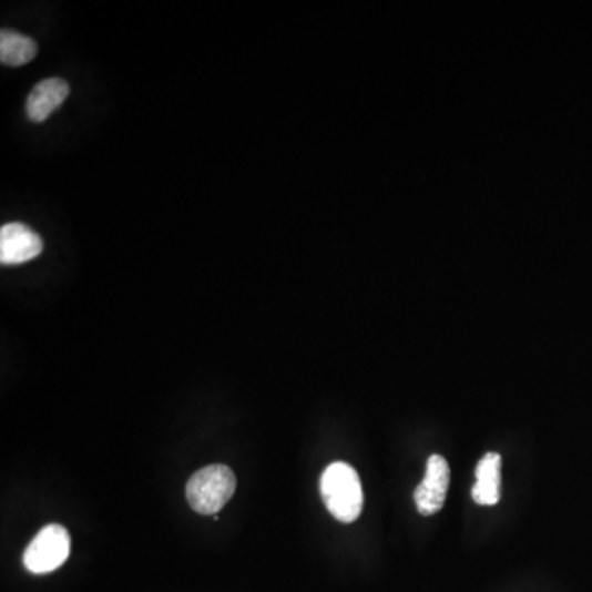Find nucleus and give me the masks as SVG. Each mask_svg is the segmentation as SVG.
<instances>
[{
    "label": "nucleus",
    "instance_id": "nucleus-1",
    "mask_svg": "<svg viewBox=\"0 0 592 592\" xmlns=\"http://www.w3.org/2000/svg\"><path fill=\"white\" fill-rule=\"evenodd\" d=\"M319 491L329 513L339 522H354L363 512L364 493L359 474L347 462H333L325 469Z\"/></svg>",
    "mask_w": 592,
    "mask_h": 592
},
{
    "label": "nucleus",
    "instance_id": "nucleus-2",
    "mask_svg": "<svg viewBox=\"0 0 592 592\" xmlns=\"http://www.w3.org/2000/svg\"><path fill=\"white\" fill-rule=\"evenodd\" d=\"M236 486V476L227 466H207L190 479L186 499L195 512L213 516L233 499Z\"/></svg>",
    "mask_w": 592,
    "mask_h": 592
},
{
    "label": "nucleus",
    "instance_id": "nucleus-3",
    "mask_svg": "<svg viewBox=\"0 0 592 592\" xmlns=\"http://www.w3.org/2000/svg\"><path fill=\"white\" fill-rule=\"evenodd\" d=\"M71 540L67 529L57 523L40 530L23 553V564L33 574H47L63 567L70 557Z\"/></svg>",
    "mask_w": 592,
    "mask_h": 592
},
{
    "label": "nucleus",
    "instance_id": "nucleus-4",
    "mask_svg": "<svg viewBox=\"0 0 592 592\" xmlns=\"http://www.w3.org/2000/svg\"><path fill=\"white\" fill-rule=\"evenodd\" d=\"M449 479H451V471L443 456H430L423 481L415 491V503L421 516H435L443 509Z\"/></svg>",
    "mask_w": 592,
    "mask_h": 592
},
{
    "label": "nucleus",
    "instance_id": "nucleus-5",
    "mask_svg": "<svg viewBox=\"0 0 592 592\" xmlns=\"http://www.w3.org/2000/svg\"><path fill=\"white\" fill-rule=\"evenodd\" d=\"M42 251V237L25 224H3L0 229V262L3 265L25 264L39 257Z\"/></svg>",
    "mask_w": 592,
    "mask_h": 592
},
{
    "label": "nucleus",
    "instance_id": "nucleus-6",
    "mask_svg": "<svg viewBox=\"0 0 592 592\" xmlns=\"http://www.w3.org/2000/svg\"><path fill=\"white\" fill-rule=\"evenodd\" d=\"M68 96H70V84L61 78L40 81L27 98V115L35 124H42L67 101Z\"/></svg>",
    "mask_w": 592,
    "mask_h": 592
},
{
    "label": "nucleus",
    "instance_id": "nucleus-7",
    "mask_svg": "<svg viewBox=\"0 0 592 592\" xmlns=\"http://www.w3.org/2000/svg\"><path fill=\"white\" fill-rule=\"evenodd\" d=\"M502 458L499 452H488L476 468V484L472 499L479 506H496L500 500V481H502Z\"/></svg>",
    "mask_w": 592,
    "mask_h": 592
},
{
    "label": "nucleus",
    "instance_id": "nucleus-8",
    "mask_svg": "<svg viewBox=\"0 0 592 592\" xmlns=\"http://www.w3.org/2000/svg\"><path fill=\"white\" fill-rule=\"evenodd\" d=\"M39 53L35 40L16 30L0 32V61L6 67H23Z\"/></svg>",
    "mask_w": 592,
    "mask_h": 592
}]
</instances>
